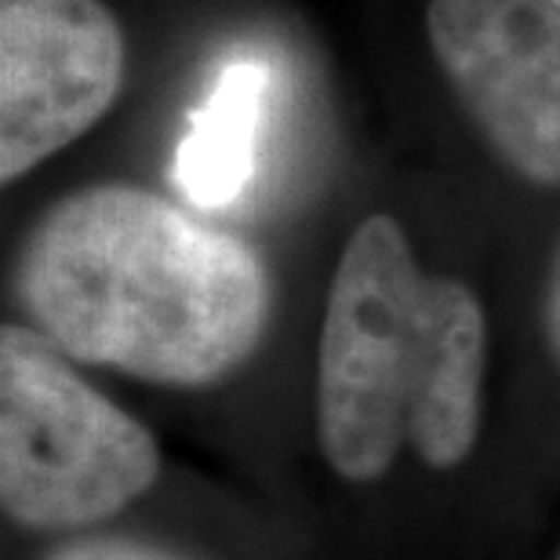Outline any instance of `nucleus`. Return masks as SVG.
Listing matches in <instances>:
<instances>
[{"mask_svg": "<svg viewBox=\"0 0 560 560\" xmlns=\"http://www.w3.org/2000/svg\"><path fill=\"white\" fill-rule=\"evenodd\" d=\"M19 299L70 361L167 386L230 375L270 317V280L248 244L120 183L77 189L37 222Z\"/></svg>", "mask_w": 560, "mask_h": 560, "instance_id": "1", "label": "nucleus"}, {"mask_svg": "<svg viewBox=\"0 0 560 560\" xmlns=\"http://www.w3.org/2000/svg\"><path fill=\"white\" fill-rule=\"evenodd\" d=\"M153 436L37 328L0 331V499L30 528H81L156 480Z\"/></svg>", "mask_w": 560, "mask_h": 560, "instance_id": "2", "label": "nucleus"}, {"mask_svg": "<svg viewBox=\"0 0 560 560\" xmlns=\"http://www.w3.org/2000/svg\"><path fill=\"white\" fill-rule=\"evenodd\" d=\"M430 273L397 219L372 215L346 241L317 361V433L346 480H372L408 436Z\"/></svg>", "mask_w": 560, "mask_h": 560, "instance_id": "3", "label": "nucleus"}, {"mask_svg": "<svg viewBox=\"0 0 560 560\" xmlns=\"http://www.w3.org/2000/svg\"><path fill=\"white\" fill-rule=\"evenodd\" d=\"M425 37L488 150L513 175L560 186L557 0H430Z\"/></svg>", "mask_w": 560, "mask_h": 560, "instance_id": "4", "label": "nucleus"}, {"mask_svg": "<svg viewBox=\"0 0 560 560\" xmlns=\"http://www.w3.org/2000/svg\"><path fill=\"white\" fill-rule=\"evenodd\" d=\"M128 44L103 0H0V178L77 142L125 88Z\"/></svg>", "mask_w": 560, "mask_h": 560, "instance_id": "5", "label": "nucleus"}, {"mask_svg": "<svg viewBox=\"0 0 560 560\" xmlns=\"http://www.w3.org/2000/svg\"><path fill=\"white\" fill-rule=\"evenodd\" d=\"M485 357L488 328L477 295L452 277H430L419 378L408 405V441L430 466H458L474 447Z\"/></svg>", "mask_w": 560, "mask_h": 560, "instance_id": "6", "label": "nucleus"}, {"mask_svg": "<svg viewBox=\"0 0 560 560\" xmlns=\"http://www.w3.org/2000/svg\"><path fill=\"white\" fill-rule=\"evenodd\" d=\"M273 95V66L262 55H233L194 109L175 153V183L197 208L237 205L255 175V156Z\"/></svg>", "mask_w": 560, "mask_h": 560, "instance_id": "7", "label": "nucleus"}, {"mask_svg": "<svg viewBox=\"0 0 560 560\" xmlns=\"http://www.w3.org/2000/svg\"><path fill=\"white\" fill-rule=\"evenodd\" d=\"M51 560H172V557L150 553V550L131 546V542H81V546L62 550L59 557H51Z\"/></svg>", "mask_w": 560, "mask_h": 560, "instance_id": "8", "label": "nucleus"}, {"mask_svg": "<svg viewBox=\"0 0 560 560\" xmlns=\"http://www.w3.org/2000/svg\"><path fill=\"white\" fill-rule=\"evenodd\" d=\"M546 335H550V346L560 361V248L553 259V273H550V291H546Z\"/></svg>", "mask_w": 560, "mask_h": 560, "instance_id": "9", "label": "nucleus"}, {"mask_svg": "<svg viewBox=\"0 0 560 560\" xmlns=\"http://www.w3.org/2000/svg\"><path fill=\"white\" fill-rule=\"evenodd\" d=\"M557 4H560V0H557Z\"/></svg>", "mask_w": 560, "mask_h": 560, "instance_id": "10", "label": "nucleus"}]
</instances>
